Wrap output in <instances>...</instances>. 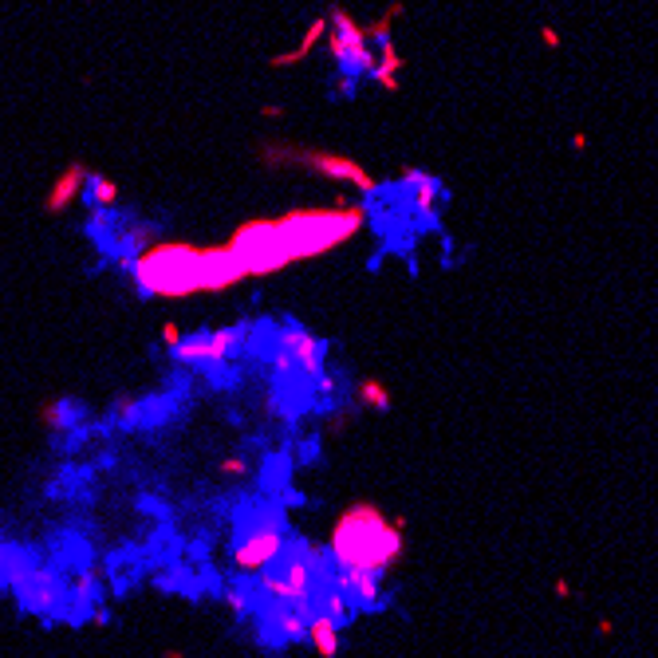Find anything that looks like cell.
<instances>
[{"mask_svg": "<svg viewBox=\"0 0 658 658\" xmlns=\"http://www.w3.org/2000/svg\"><path fill=\"white\" fill-rule=\"evenodd\" d=\"M130 272L142 296L225 292L249 276L233 249H190V245H154L130 264Z\"/></svg>", "mask_w": 658, "mask_h": 658, "instance_id": "obj_1", "label": "cell"}, {"mask_svg": "<svg viewBox=\"0 0 658 658\" xmlns=\"http://www.w3.org/2000/svg\"><path fill=\"white\" fill-rule=\"evenodd\" d=\"M402 517H382V509L375 505H351L335 529H331V564L335 568H355V572H375L382 576L387 568H394L402 560Z\"/></svg>", "mask_w": 658, "mask_h": 658, "instance_id": "obj_2", "label": "cell"}, {"mask_svg": "<svg viewBox=\"0 0 658 658\" xmlns=\"http://www.w3.org/2000/svg\"><path fill=\"white\" fill-rule=\"evenodd\" d=\"M331 556L311 548L308 540L288 536V544L280 548V556L257 579V595L264 603H288V607H308L316 599V588L331 576Z\"/></svg>", "mask_w": 658, "mask_h": 658, "instance_id": "obj_3", "label": "cell"}, {"mask_svg": "<svg viewBox=\"0 0 658 658\" xmlns=\"http://www.w3.org/2000/svg\"><path fill=\"white\" fill-rule=\"evenodd\" d=\"M363 225V209H296L280 217V233H284V249L292 260H308L319 252L343 245L347 237H355V229Z\"/></svg>", "mask_w": 658, "mask_h": 658, "instance_id": "obj_4", "label": "cell"}, {"mask_svg": "<svg viewBox=\"0 0 658 658\" xmlns=\"http://www.w3.org/2000/svg\"><path fill=\"white\" fill-rule=\"evenodd\" d=\"M288 544V524H284V512L280 509H264V505H252V512L245 509L237 520V540H233V564L240 572H260L269 568L272 560L280 556V548Z\"/></svg>", "mask_w": 658, "mask_h": 658, "instance_id": "obj_5", "label": "cell"}, {"mask_svg": "<svg viewBox=\"0 0 658 658\" xmlns=\"http://www.w3.org/2000/svg\"><path fill=\"white\" fill-rule=\"evenodd\" d=\"M229 249H233V257L245 264L249 276H269V272H280V269L292 264L288 249H284L280 221H252V225H240Z\"/></svg>", "mask_w": 658, "mask_h": 658, "instance_id": "obj_6", "label": "cell"}, {"mask_svg": "<svg viewBox=\"0 0 658 658\" xmlns=\"http://www.w3.org/2000/svg\"><path fill=\"white\" fill-rule=\"evenodd\" d=\"M240 343H245V328H209V331H201V335H193V340H181L174 347V359L193 363V367H201V363H225Z\"/></svg>", "mask_w": 658, "mask_h": 658, "instance_id": "obj_7", "label": "cell"}, {"mask_svg": "<svg viewBox=\"0 0 658 658\" xmlns=\"http://www.w3.org/2000/svg\"><path fill=\"white\" fill-rule=\"evenodd\" d=\"M20 588L24 607L36 611V615H63L67 611V583L51 576V572H32V576L16 579Z\"/></svg>", "mask_w": 658, "mask_h": 658, "instance_id": "obj_8", "label": "cell"}, {"mask_svg": "<svg viewBox=\"0 0 658 658\" xmlns=\"http://www.w3.org/2000/svg\"><path fill=\"white\" fill-rule=\"evenodd\" d=\"M276 340H280V351L292 359V367H299L304 375H311V379H319L323 375V340H316L311 331H304L299 323H284V328L276 331Z\"/></svg>", "mask_w": 658, "mask_h": 658, "instance_id": "obj_9", "label": "cell"}, {"mask_svg": "<svg viewBox=\"0 0 658 658\" xmlns=\"http://www.w3.org/2000/svg\"><path fill=\"white\" fill-rule=\"evenodd\" d=\"M308 619L311 611L308 607H288V603H269V611L260 615V627H264V635L272 638V643H299L304 638V631H308Z\"/></svg>", "mask_w": 658, "mask_h": 658, "instance_id": "obj_10", "label": "cell"}, {"mask_svg": "<svg viewBox=\"0 0 658 658\" xmlns=\"http://www.w3.org/2000/svg\"><path fill=\"white\" fill-rule=\"evenodd\" d=\"M335 583L347 591V599L355 603V611H375L382 607V576L375 572H355V568H335Z\"/></svg>", "mask_w": 658, "mask_h": 658, "instance_id": "obj_11", "label": "cell"}, {"mask_svg": "<svg viewBox=\"0 0 658 658\" xmlns=\"http://www.w3.org/2000/svg\"><path fill=\"white\" fill-rule=\"evenodd\" d=\"M304 638H308V647L316 650L319 658H335L340 654V627H335L328 615H311Z\"/></svg>", "mask_w": 658, "mask_h": 658, "instance_id": "obj_12", "label": "cell"}, {"mask_svg": "<svg viewBox=\"0 0 658 658\" xmlns=\"http://www.w3.org/2000/svg\"><path fill=\"white\" fill-rule=\"evenodd\" d=\"M355 390H359V402H367V406L382 410V414L390 410V394H387V387H382V382H375V379H363Z\"/></svg>", "mask_w": 658, "mask_h": 658, "instance_id": "obj_13", "label": "cell"}, {"mask_svg": "<svg viewBox=\"0 0 658 658\" xmlns=\"http://www.w3.org/2000/svg\"><path fill=\"white\" fill-rule=\"evenodd\" d=\"M245 461H221V473H245Z\"/></svg>", "mask_w": 658, "mask_h": 658, "instance_id": "obj_14", "label": "cell"}, {"mask_svg": "<svg viewBox=\"0 0 658 658\" xmlns=\"http://www.w3.org/2000/svg\"><path fill=\"white\" fill-rule=\"evenodd\" d=\"M540 40L548 44V48H560V36H556L552 28H540Z\"/></svg>", "mask_w": 658, "mask_h": 658, "instance_id": "obj_15", "label": "cell"}, {"mask_svg": "<svg viewBox=\"0 0 658 658\" xmlns=\"http://www.w3.org/2000/svg\"><path fill=\"white\" fill-rule=\"evenodd\" d=\"M556 595H560V599L572 595V583H568V579H556Z\"/></svg>", "mask_w": 658, "mask_h": 658, "instance_id": "obj_16", "label": "cell"}]
</instances>
